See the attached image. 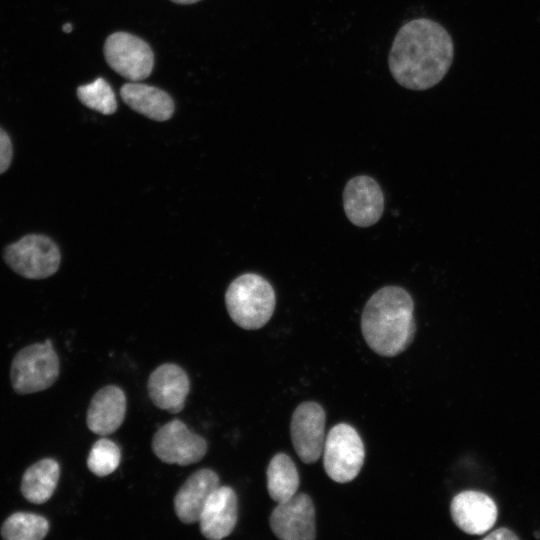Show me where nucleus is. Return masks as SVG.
Listing matches in <instances>:
<instances>
[{
	"instance_id": "f257e3e1",
	"label": "nucleus",
	"mask_w": 540,
	"mask_h": 540,
	"mask_svg": "<svg viewBox=\"0 0 540 540\" xmlns=\"http://www.w3.org/2000/svg\"><path fill=\"white\" fill-rule=\"evenodd\" d=\"M454 47L448 31L428 18H415L397 32L388 56L395 81L410 90H427L450 69Z\"/></svg>"
},
{
	"instance_id": "f03ea898",
	"label": "nucleus",
	"mask_w": 540,
	"mask_h": 540,
	"mask_svg": "<svg viewBox=\"0 0 540 540\" xmlns=\"http://www.w3.org/2000/svg\"><path fill=\"white\" fill-rule=\"evenodd\" d=\"M414 303L399 286L376 291L364 306L361 330L367 345L377 354L393 357L412 343L416 331Z\"/></svg>"
},
{
	"instance_id": "7ed1b4c3",
	"label": "nucleus",
	"mask_w": 540,
	"mask_h": 540,
	"mask_svg": "<svg viewBox=\"0 0 540 540\" xmlns=\"http://www.w3.org/2000/svg\"><path fill=\"white\" fill-rule=\"evenodd\" d=\"M228 314L246 330L262 328L272 317L276 296L272 285L262 276L245 273L235 278L225 293Z\"/></svg>"
},
{
	"instance_id": "20e7f679",
	"label": "nucleus",
	"mask_w": 540,
	"mask_h": 540,
	"mask_svg": "<svg viewBox=\"0 0 540 540\" xmlns=\"http://www.w3.org/2000/svg\"><path fill=\"white\" fill-rule=\"evenodd\" d=\"M3 259L16 274L26 279L40 280L58 271L61 252L47 235L32 233L7 245Z\"/></svg>"
},
{
	"instance_id": "39448f33",
	"label": "nucleus",
	"mask_w": 540,
	"mask_h": 540,
	"mask_svg": "<svg viewBox=\"0 0 540 540\" xmlns=\"http://www.w3.org/2000/svg\"><path fill=\"white\" fill-rule=\"evenodd\" d=\"M59 376V358L50 340L21 349L11 364L10 379L18 394H30L52 386Z\"/></svg>"
},
{
	"instance_id": "423d86ee",
	"label": "nucleus",
	"mask_w": 540,
	"mask_h": 540,
	"mask_svg": "<svg viewBox=\"0 0 540 540\" xmlns=\"http://www.w3.org/2000/svg\"><path fill=\"white\" fill-rule=\"evenodd\" d=\"M364 458V444L352 426L339 423L329 430L323 448V466L333 481H352L359 474Z\"/></svg>"
},
{
	"instance_id": "0eeeda50",
	"label": "nucleus",
	"mask_w": 540,
	"mask_h": 540,
	"mask_svg": "<svg viewBox=\"0 0 540 540\" xmlns=\"http://www.w3.org/2000/svg\"><path fill=\"white\" fill-rule=\"evenodd\" d=\"M107 64L120 76L139 82L150 76L154 67V54L147 42L127 33L109 35L103 47Z\"/></svg>"
},
{
	"instance_id": "6e6552de",
	"label": "nucleus",
	"mask_w": 540,
	"mask_h": 540,
	"mask_svg": "<svg viewBox=\"0 0 540 540\" xmlns=\"http://www.w3.org/2000/svg\"><path fill=\"white\" fill-rule=\"evenodd\" d=\"M152 449L162 462L186 466L199 462L205 456L207 443L191 432L185 423L174 419L156 431Z\"/></svg>"
},
{
	"instance_id": "1a4fd4ad",
	"label": "nucleus",
	"mask_w": 540,
	"mask_h": 540,
	"mask_svg": "<svg viewBox=\"0 0 540 540\" xmlns=\"http://www.w3.org/2000/svg\"><path fill=\"white\" fill-rule=\"evenodd\" d=\"M325 419L324 409L313 401L299 404L292 414L291 441L298 457L305 464L316 462L323 454Z\"/></svg>"
},
{
	"instance_id": "9d476101",
	"label": "nucleus",
	"mask_w": 540,
	"mask_h": 540,
	"mask_svg": "<svg viewBox=\"0 0 540 540\" xmlns=\"http://www.w3.org/2000/svg\"><path fill=\"white\" fill-rule=\"evenodd\" d=\"M270 528L281 540H314L316 538L315 508L305 493L277 503L269 518Z\"/></svg>"
},
{
	"instance_id": "9b49d317",
	"label": "nucleus",
	"mask_w": 540,
	"mask_h": 540,
	"mask_svg": "<svg viewBox=\"0 0 540 540\" xmlns=\"http://www.w3.org/2000/svg\"><path fill=\"white\" fill-rule=\"evenodd\" d=\"M343 206L351 223L358 227L372 226L384 210L383 192L373 178L366 175L353 177L345 185Z\"/></svg>"
},
{
	"instance_id": "f8f14e48",
	"label": "nucleus",
	"mask_w": 540,
	"mask_h": 540,
	"mask_svg": "<svg viewBox=\"0 0 540 540\" xmlns=\"http://www.w3.org/2000/svg\"><path fill=\"white\" fill-rule=\"evenodd\" d=\"M450 512L456 526L470 535H482L489 531L498 515L493 499L474 490L455 495L450 504Z\"/></svg>"
},
{
	"instance_id": "ddd939ff",
	"label": "nucleus",
	"mask_w": 540,
	"mask_h": 540,
	"mask_svg": "<svg viewBox=\"0 0 540 540\" xmlns=\"http://www.w3.org/2000/svg\"><path fill=\"white\" fill-rule=\"evenodd\" d=\"M147 387L149 397L156 407L170 413H178L185 406L190 382L180 366L165 363L151 373Z\"/></svg>"
},
{
	"instance_id": "4468645a",
	"label": "nucleus",
	"mask_w": 540,
	"mask_h": 540,
	"mask_svg": "<svg viewBox=\"0 0 540 540\" xmlns=\"http://www.w3.org/2000/svg\"><path fill=\"white\" fill-rule=\"evenodd\" d=\"M238 505L234 490L219 486L206 501L199 518L201 534L210 540H220L234 530Z\"/></svg>"
},
{
	"instance_id": "2eb2a0df",
	"label": "nucleus",
	"mask_w": 540,
	"mask_h": 540,
	"mask_svg": "<svg viewBox=\"0 0 540 540\" xmlns=\"http://www.w3.org/2000/svg\"><path fill=\"white\" fill-rule=\"evenodd\" d=\"M219 486V477L211 469H200L191 474L174 497L178 519L185 524L198 522L206 501Z\"/></svg>"
},
{
	"instance_id": "dca6fc26",
	"label": "nucleus",
	"mask_w": 540,
	"mask_h": 540,
	"mask_svg": "<svg viewBox=\"0 0 540 540\" xmlns=\"http://www.w3.org/2000/svg\"><path fill=\"white\" fill-rule=\"evenodd\" d=\"M126 413V396L117 386L108 385L98 390L87 410L86 423L90 431L107 436L123 423Z\"/></svg>"
},
{
	"instance_id": "f3484780",
	"label": "nucleus",
	"mask_w": 540,
	"mask_h": 540,
	"mask_svg": "<svg viewBox=\"0 0 540 540\" xmlns=\"http://www.w3.org/2000/svg\"><path fill=\"white\" fill-rule=\"evenodd\" d=\"M122 100L137 113L154 121H167L174 113V101L164 90L139 82L120 88Z\"/></svg>"
},
{
	"instance_id": "a211bd4d",
	"label": "nucleus",
	"mask_w": 540,
	"mask_h": 540,
	"mask_svg": "<svg viewBox=\"0 0 540 540\" xmlns=\"http://www.w3.org/2000/svg\"><path fill=\"white\" fill-rule=\"evenodd\" d=\"M59 477V463L52 458L42 459L24 472L21 480V493L31 503H45L52 497Z\"/></svg>"
},
{
	"instance_id": "6ab92c4d",
	"label": "nucleus",
	"mask_w": 540,
	"mask_h": 540,
	"mask_svg": "<svg viewBox=\"0 0 540 540\" xmlns=\"http://www.w3.org/2000/svg\"><path fill=\"white\" fill-rule=\"evenodd\" d=\"M266 474L268 494L273 501L281 503L296 494L300 478L295 463L287 454L274 455Z\"/></svg>"
},
{
	"instance_id": "aec40b11",
	"label": "nucleus",
	"mask_w": 540,
	"mask_h": 540,
	"mask_svg": "<svg viewBox=\"0 0 540 540\" xmlns=\"http://www.w3.org/2000/svg\"><path fill=\"white\" fill-rule=\"evenodd\" d=\"M49 531L48 520L38 514L16 512L1 526V536L7 540H40Z\"/></svg>"
},
{
	"instance_id": "412c9836",
	"label": "nucleus",
	"mask_w": 540,
	"mask_h": 540,
	"mask_svg": "<svg viewBox=\"0 0 540 540\" xmlns=\"http://www.w3.org/2000/svg\"><path fill=\"white\" fill-rule=\"evenodd\" d=\"M77 96L83 105L103 115H111L117 110L114 91L102 77L92 83L79 86Z\"/></svg>"
},
{
	"instance_id": "4be33fe9",
	"label": "nucleus",
	"mask_w": 540,
	"mask_h": 540,
	"mask_svg": "<svg viewBox=\"0 0 540 540\" xmlns=\"http://www.w3.org/2000/svg\"><path fill=\"white\" fill-rule=\"evenodd\" d=\"M121 451L116 443L107 438L97 440L88 455V469L96 476L104 477L119 466Z\"/></svg>"
},
{
	"instance_id": "5701e85b",
	"label": "nucleus",
	"mask_w": 540,
	"mask_h": 540,
	"mask_svg": "<svg viewBox=\"0 0 540 540\" xmlns=\"http://www.w3.org/2000/svg\"><path fill=\"white\" fill-rule=\"evenodd\" d=\"M13 158L12 141L8 133L0 127V175L8 170Z\"/></svg>"
},
{
	"instance_id": "b1692460",
	"label": "nucleus",
	"mask_w": 540,
	"mask_h": 540,
	"mask_svg": "<svg viewBox=\"0 0 540 540\" xmlns=\"http://www.w3.org/2000/svg\"><path fill=\"white\" fill-rule=\"evenodd\" d=\"M485 540L491 539V540H511V539H519V537L513 533V531L507 529V528H499L494 530L493 532L489 533L488 535L484 536Z\"/></svg>"
},
{
	"instance_id": "393cba45",
	"label": "nucleus",
	"mask_w": 540,
	"mask_h": 540,
	"mask_svg": "<svg viewBox=\"0 0 540 540\" xmlns=\"http://www.w3.org/2000/svg\"><path fill=\"white\" fill-rule=\"evenodd\" d=\"M171 1L176 3V4L187 5V4L196 3V2H198L200 0H171Z\"/></svg>"
},
{
	"instance_id": "a878e982",
	"label": "nucleus",
	"mask_w": 540,
	"mask_h": 540,
	"mask_svg": "<svg viewBox=\"0 0 540 540\" xmlns=\"http://www.w3.org/2000/svg\"><path fill=\"white\" fill-rule=\"evenodd\" d=\"M62 30L65 32V33H70L72 31V25L70 23H65L63 26H62Z\"/></svg>"
}]
</instances>
